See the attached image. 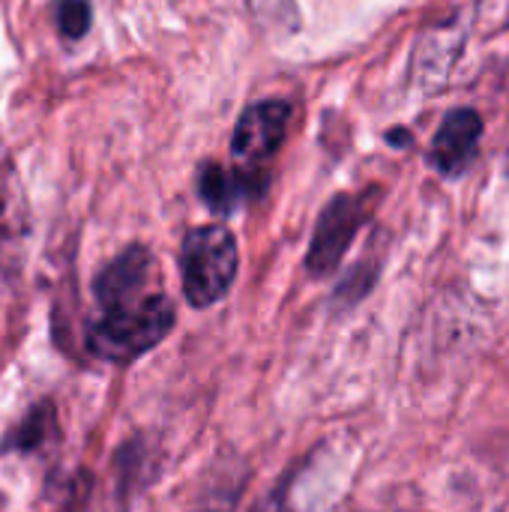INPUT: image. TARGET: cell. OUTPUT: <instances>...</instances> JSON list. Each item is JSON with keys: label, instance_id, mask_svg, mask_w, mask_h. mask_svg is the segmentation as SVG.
<instances>
[{"label": "cell", "instance_id": "6da1fadb", "mask_svg": "<svg viewBox=\"0 0 509 512\" xmlns=\"http://www.w3.org/2000/svg\"><path fill=\"white\" fill-rule=\"evenodd\" d=\"M99 318L87 327V351L129 363L156 348L174 327V303L159 288L156 261L144 246L123 249L93 282Z\"/></svg>", "mask_w": 509, "mask_h": 512}, {"label": "cell", "instance_id": "7a4b0ae2", "mask_svg": "<svg viewBox=\"0 0 509 512\" xmlns=\"http://www.w3.org/2000/svg\"><path fill=\"white\" fill-rule=\"evenodd\" d=\"M183 294L195 309L219 303L237 276V240L225 225H201L180 249Z\"/></svg>", "mask_w": 509, "mask_h": 512}, {"label": "cell", "instance_id": "3957f363", "mask_svg": "<svg viewBox=\"0 0 509 512\" xmlns=\"http://www.w3.org/2000/svg\"><path fill=\"white\" fill-rule=\"evenodd\" d=\"M378 204H381V189L369 186L366 192H342L321 210L306 258L312 276H327L339 267L342 255L354 243L357 231L372 219Z\"/></svg>", "mask_w": 509, "mask_h": 512}, {"label": "cell", "instance_id": "277c9868", "mask_svg": "<svg viewBox=\"0 0 509 512\" xmlns=\"http://www.w3.org/2000/svg\"><path fill=\"white\" fill-rule=\"evenodd\" d=\"M288 126H291V105L285 99H267L249 105L240 114L231 135V153L237 165L246 171L264 168V162H270L285 144Z\"/></svg>", "mask_w": 509, "mask_h": 512}, {"label": "cell", "instance_id": "5b68a950", "mask_svg": "<svg viewBox=\"0 0 509 512\" xmlns=\"http://www.w3.org/2000/svg\"><path fill=\"white\" fill-rule=\"evenodd\" d=\"M480 135H483V120L474 108L450 111L444 117L435 141H432V153H429L432 165L444 177H459L474 162L477 147H480Z\"/></svg>", "mask_w": 509, "mask_h": 512}, {"label": "cell", "instance_id": "8992f818", "mask_svg": "<svg viewBox=\"0 0 509 512\" xmlns=\"http://www.w3.org/2000/svg\"><path fill=\"white\" fill-rule=\"evenodd\" d=\"M252 174L255 171L246 168L225 171L222 165H204L198 174V192L213 213H231L249 192L261 189V180H252Z\"/></svg>", "mask_w": 509, "mask_h": 512}, {"label": "cell", "instance_id": "52a82bcc", "mask_svg": "<svg viewBox=\"0 0 509 512\" xmlns=\"http://www.w3.org/2000/svg\"><path fill=\"white\" fill-rule=\"evenodd\" d=\"M54 21L63 39H81L90 30L93 9L87 0H54Z\"/></svg>", "mask_w": 509, "mask_h": 512}, {"label": "cell", "instance_id": "ba28073f", "mask_svg": "<svg viewBox=\"0 0 509 512\" xmlns=\"http://www.w3.org/2000/svg\"><path fill=\"white\" fill-rule=\"evenodd\" d=\"M507 165H509V162H507Z\"/></svg>", "mask_w": 509, "mask_h": 512}]
</instances>
